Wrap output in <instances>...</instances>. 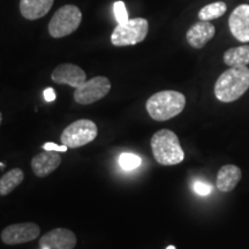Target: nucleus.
<instances>
[{
  "mask_svg": "<svg viewBox=\"0 0 249 249\" xmlns=\"http://www.w3.org/2000/svg\"><path fill=\"white\" fill-rule=\"evenodd\" d=\"M1 121H2V114L1 112H0V124H1Z\"/></svg>",
  "mask_w": 249,
  "mask_h": 249,
  "instance_id": "25",
  "label": "nucleus"
},
{
  "mask_svg": "<svg viewBox=\"0 0 249 249\" xmlns=\"http://www.w3.org/2000/svg\"><path fill=\"white\" fill-rule=\"evenodd\" d=\"M53 1L54 0H21L20 12L27 20H37L49 13Z\"/></svg>",
  "mask_w": 249,
  "mask_h": 249,
  "instance_id": "15",
  "label": "nucleus"
},
{
  "mask_svg": "<svg viewBox=\"0 0 249 249\" xmlns=\"http://www.w3.org/2000/svg\"><path fill=\"white\" fill-rule=\"evenodd\" d=\"M249 89V68L247 66L230 67L218 77L214 95L218 101L231 103L241 97Z\"/></svg>",
  "mask_w": 249,
  "mask_h": 249,
  "instance_id": "1",
  "label": "nucleus"
},
{
  "mask_svg": "<svg viewBox=\"0 0 249 249\" xmlns=\"http://www.w3.org/2000/svg\"><path fill=\"white\" fill-rule=\"evenodd\" d=\"M226 9H227V6L225 2L223 1L213 2V4L204 6V7L198 12V18H201V21L214 20V18L223 17V15L225 14Z\"/></svg>",
  "mask_w": 249,
  "mask_h": 249,
  "instance_id": "18",
  "label": "nucleus"
},
{
  "mask_svg": "<svg viewBox=\"0 0 249 249\" xmlns=\"http://www.w3.org/2000/svg\"><path fill=\"white\" fill-rule=\"evenodd\" d=\"M39 233V226L35 223L13 224L1 232V240L5 245H21L35 240L38 238Z\"/></svg>",
  "mask_w": 249,
  "mask_h": 249,
  "instance_id": "8",
  "label": "nucleus"
},
{
  "mask_svg": "<svg viewBox=\"0 0 249 249\" xmlns=\"http://www.w3.org/2000/svg\"><path fill=\"white\" fill-rule=\"evenodd\" d=\"M24 173L21 169H13L0 179V196H6L14 191L23 181Z\"/></svg>",
  "mask_w": 249,
  "mask_h": 249,
  "instance_id": "17",
  "label": "nucleus"
},
{
  "mask_svg": "<svg viewBox=\"0 0 249 249\" xmlns=\"http://www.w3.org/2000/svg\"><path fill=\"white\" fill-rule=\"evenodd\" d=\"M82 13L75 5H66L59 8L49 23V33L53 38L71 35L80 27Z\"/></svg>",
  "mask_w": 249,
  "mask_h": 249,
  "instance_id": "5",
  "label": "nucleus"
},
{
  "mask_svg": "<svg viewBox=\"0 0 249 249\" xmlns=\"http://www.w3.org/2000/svg\"><path fill=\"white\" fill-rule=\"evenodd\" d=\"M141 163V158L138 155L124 152V154H121L119 157V165L121 169L124 171H132L138 169Z\"/></svg>",
  "mask_w": 249,
  "mask_h": 249,
  "instance_id": "19",
  "label": "nucleus"
},
{
  "mask_svg": "<svg viewBox=\"0 0 249 249\" xmlns=\"http://www.w3.org/2000/svg\"><path fill=\"white\" fill-rule=\"evenodd\" d=\"M44 150H48V151H57V152H66L68 150V147L66 145H58L55 144V143H52V142H48L44 144Z\"/></svg>",
  "mask_w": 249,
  "mask_h": 249,
  "instance_id": "22",
  "label": "nucleus"
},
{
  "mask_svg": "<svg viewBox=\"0 0 249 249\" xmlns=\"http://www.w3.org/2000/svg\"><path fill=\"white\" fill-rule=\"evenodd\" d=\"M151 150L157 163L164 166L177 165L185 160V152L177 134L170 129H160L151 138Z\"/></svg>",
  "mask_w": 249,
  "mask_h": 249,
  "instance_id": "3",
  "label": "nucleus"
},
{
  "mask_svg": "<svg viewBox=\"0 0 249 249\" xmlns=\"http://www.w3.org/2000/svg\"><path fill=\"white\" fill-rule=\"evenodd\" d=\"M216 29L209 21H198L187 31V42L194 49H202L209 40L213 38Z\"/></svg>",
  "mask_w": 249,
  "mask_h": 249,
  "instance_id": "13",
  "label": "nucleus"
},
{
  "mask_svg": "<svg viewBox=\"0 0 249 249\" xmlns=\"http://www.w3.org/2000/svg\"><path fill=\"white\" fill-rule=\"evenodd\" d=\"M193 188H194L196 194L201 196L209 195L211 191H213V188H211L210 185H208V183H205L203 181H200V180H197V181L193 183Z\"/></svg>",
  "mask_w": 249,
  "mask_h": 249,
  "instance_id": "21",
  "label": "nucleus"
},
{
  "mask_svg": "<svg viewBox=\"0 0 249 249\" xmlns=\"http://www.w3.org/2000/svg\"><path fill=\"white\" fill-rule=\"evenodd\" d=\"M98 128L93 121L89 119H80L71 123L61 133L60 141L64 145L75 149L88 144L97 138Z\"/></svg>",
  "mask_w": 249,
  "mask_h": 249,
  "instance_id": "6",
  "label": "nucleus"
},
{
  "mask_svg": "<svg viewBox=\"0 0 249 249\" xmlns=\"http://www.w3.org/2000/svg\"><path fill=\"white\" fill-rule=\"evenodd\" d=\"M42 249H50V248H42Z\"/></svg>",
  "mask_w": 249,
  "mask_h": 249,
  "instance_id": "26",
  "label": "nucleus"
},
{
  "mask_svg": "<svg viewBox=\"0 0 249 249\" xmlns=\"http://www.w3.org/2000/svg\"><path fill=\"white\" fill-rule=\"evenodd\" d=\"M61 164V157L57 151H43L31 160V169L38 178H45L54 172Z\"/></svg>",
  "mask_w": 249,
  "mask_h": 249,
  "instance_id": "12",
  "label": "nucleus"
},
{
  "mask_svg": "<svg viewBox=\"0 0 249 249\" xmlns=\"http://www.w3.org/2000/svg\"><path fill=\"white\" fill-rule=\"evenodd\" d=\"M76 242V235L71 230L61 229V227L45 233L39 239L40 248L50 249H74Z\"/></svg>",
  "mask_w": 249,
  "mask_h": 249,
  "instance_id": "10",
  "label": "nucleus"
},
{
  "mask_svg": "<svg viewBox=\"0 0 249 249\" xmlns=\"http://www.w3.org/2000/svg\"><path fill=\"white\" fill-rule=\"evenodd\" d=\"M186 107V97L174 90L156 92L147 101L145 108L156 121H166L181 113Z\"/></svg>",
  "mask_w": 249,
  "mask_h": 249,
  "instance_id": "2",
  "label": "nucleus"
},
{
  "mask_svg": "<svg viewBox=\"0 0 249 249\" xmlns=\"http://www.w3.org/2000/svg\"><path fill=\"white\" fill-rule=\"evenodd\" d=\"M43 95H44V99L46 102H53L55 99V91L52 88H46Z\"/></svg>",
  "mask_w": 249,
  "mask_h": 249,
  "instance_id": "23",
  "label": "nucleus"
},
{
  "mask_svg": "<svg viewBox=\"0 0 249 249\" xmlns=\"http://www.w3.org/2000/svg\"><path fill=\"white\" fill-rule=\"evenodd\" d=\"M51 79L58 85H67L76 89L86 82L87 74L76 65L61 64L52 71Z\"/></svg>",
  "mask_w": 249,
  "mask_h": 249,
  "instance_id": "9",
  "label": "nucleus"
},
{
  "mask_svg": "<svg viewBox=\"0 0 249 249\" xmlns=\"http://www.w3.org/2000/svg\"><path fill=\"white\" fill-rule=\"evenodd\" d=\"M166 249H176V247H174V246H169Z\"/></svg>",
  "mask_w": 249,
  "mask_h": 249,
  "instance_id": "24",
  "label": "nucleus"
},
{
  "mask_svg": "<svg viewBox=\"0 0 249 249\" xmlns=\"http://www.w3.org/2000/svg\"><path fill=\"white\" fill-rule=\"evenodd\" d=\"M113 11H114V17H116L118 24L126 23L127 21L129 20L128 13H127V9H126V5H124V1L114 2Z\"/></svg>",
  "mask_w": 249,
  "mask_h": 249,
  "instance_id": "20",
  "label": "nucleus"
},
{
  "mask_svg": "<svg viewBox=\"0 0 249 249\" xmlns=\"http://www.w3.org/2000/svg\"><path fill=\"white\" fill-rule=\"evenodd\" d=\"M111 82L105 76H96L86 81L74 91V99L77 104L89 105L104 98L110 92Z\"/></svg>",
  "mask_w": 249,
  "mask_h": 249,
  "instance_id": "7",
  "label": "nucleus"
},
{
  "mask_svg": "<svg viewBox=\"0 0 249 249\" xmlns=\"http://www.w3.org/2000/svg\"><path fill=\"white\" fill-rule=\"evenodd\" d=\"M241 170L235 165H224V166L218 171L217 174V188L220 192L229 193L232 192L238 185L241 179Z\"/></svg>",
  "mask_w": 249,
  "mask_h": 249,
  "instance_id": "14",
  "label": "nucleus"
},
{
  "mask_svg": "<svg viewBox=\"0 0 249 249\" xmlns=\"http://www.w3.org/2000/svg\"><path fill=\"white\" fill-rule=\"evenodd\" d=\"M229 27L232 35L239 42H249V5L238 6L229 18Z\"/></svg>",
  "mask_w": 249,
  "mask_h": 249,
  "instance_id": "11",
  "label": "nucleus"
},
{
  "mask_svg": "<svg viewBox=\"0 0 249 249\" xmlns=\"http://www.w3.org/2000/svg\"><path fill=\"white\" fill-rule=\"evenodd\" d=\"M149 31V23L145 18H129L126 23L118 24L111 35V43L114 46L135 45L145 39Z\"/></svg>",
  "mask_w": 249,
  "mask_h": 249,
  "instance_id": "4",
  "label": "nucleus"
},
{
  "mask_svg": "<svg viewBox=\"0 0 249 249\" xmlns=\"http://www.w3.org/2000/svg\"><path fill=\"white\" fill-rule=\"evenodd\" d=\"M224 62L230 67L247 66L249 64V45L227 50L224 53Z\"/></svg>",
  "mask_w": 249,
  "mask_h": 249,
  "instance_id": "16",
  "label": "nucleus"
}]
</instances>
